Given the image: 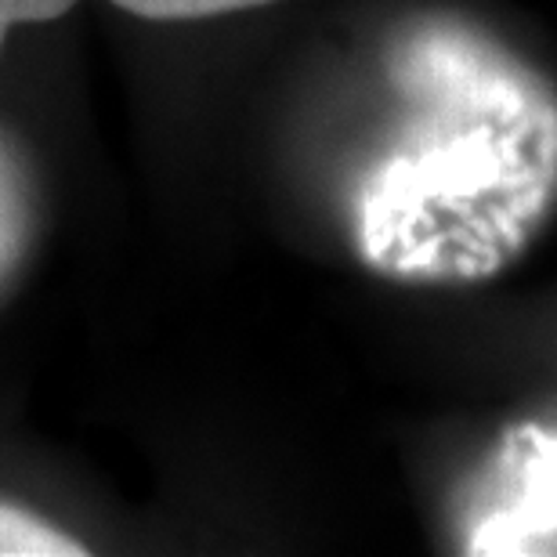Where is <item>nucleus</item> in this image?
Masks as SVG:
<instances>
[{"instance_id":"1","label":"nucleus","mask_w":557,"mask_h":557,"mask_svg":"<svg viewBox=\"0 0 557 557\" xmlns=\"http://www.w3.org/2000/svg\"><path fill=\"white\" fill-rule=\"evenodd\" d=\"M420 62L428 131L366 185V261L406 278H485L557 199V102L471 40L434 37Z\"/></svg>"},{"instance_id":"2","label":"nucleus","mask_w":557,"mask_h":557,"mask_svg":"<svg viewBox=\"0 0 557 557\" xmlns=\"http://www.w3.org/2000/svg\"><path fill=\"white\" fill-rule=\"evenodd\" d=\"M84 543L15 507H0V557H81Z\"/></svg>"},{"instance_id":"3","label":"nucleus","mask_w":557,"mask_h":557,"mask_svg":"<svg viewBox=\"0 0 557 557\" xmlns=\"http://www.w3.org/2000/svg\"><path fill=\"white\" fill-rule=\"evenodd\" d=\"M116 8L131 11L138 18L152 22H185V18H214L232 15V11H247L272 4V0H113Z\"/></svg>"},{"instance_id":"4","label":"nucleus","mask_w":557,"mask_h":557,"mask_svg":"<svg viewBox=\"0 0 557 557\" xmlns=\"http://www.w3.org/2000/svg\"><path fill=\"white\" fill-rule=\"evenodd\" d=\"M73 4L76 0H0V48H4L11 26H18V22H51L65 15Z\"/></svg>"},{"instance_id":"5","label":"nucleus","mask_w":557,"mask_h":557,"mask_svg":"<svg viewBox=\"0 0 557 557\" xmlns=\"http://www.w3.org/2000/svg\"><path fill=\"white\" fill-rule=\"evenodd\" d=\"M18 232V218H15V199H11L4 174H0V261L11 253V243H15Z\"/></svg>"}]
</instances>
